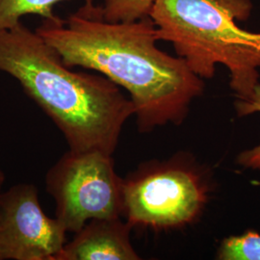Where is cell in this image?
Listing matches in <instances>:
<instances>
[{
    "label": "cell",
    "mask_w": 260,
    "mask_h": 260,
    "mask_svg": "<svg viewBox=\"0 0 260 260\" xmlns=\"http://www.w3.org/2000/svg\"><path fill=\"white\" fill-rule=\"evenodd\" d=\"M219 260H260V235L248 231L223 239L216 254Z\"/></svg>",
    "instance_id": "obj_9"
},
{
    "label": "cell",
    "mask_w": 260,
    "mask_h": 260,
    "mask_svg": "<svg viewBox=\"0 0 260 260\" xmlns=\"http://www.w3.org/2000/svg\"><path fill=\"white\" fill-rule=\"evenodd\" d=\"M0 72L20 84L75 152L113 155L135 113L120 86L103 75L73 71L36 30L21 22L0 32Z\"/></svg>",
    "instance_id": "obj_2"
},
{
    "label": "cell",
    "mask_w": 260,
    "mask_h": 260,
    "mask_svg": "<svg viewBox=\"0 0 260 260\" xmlns=\"http://www.w3.org/2000/svg\"><path fill=\"white\" fill-rule=\"evenodd\" d=\"M234 108L238 117H245L253 113H260V82L257 84L248 99H236ZM237 163L242 167L259 170L260 145L242 151L237 156Z\"/></svg>",
    "instance_id": "obj_11"
},
{
    "label": "cell",
    "mask_w": 260,
    "mask_h": 260,
    "mask_svg": "<svg viewBox=\"0 0 260 260\" xmlns=\"http://www.w3.org/2000/svg\"><path fill=\"white\" fill-rule=\"evenodd\" d=\"M67 233L44 212L34 184L19 183L0 193V260H55Z\"/></svg>",
    "instance_id": "obj_6"
},
{
    "label": "cell",
    "mask_w": 260,
    "mask_h": 260,
    "mask_svg": "<svg viewBox=\"0 0 260 260\" xmlns=\"http://www.w3.org/2000/svg\"><path fill=\"white\" fill-rule=\"evenodd\" d=\"M156 0H104L102 15L109 22H133L149 17Z\"/></svg>",
    "instance_id": "obj_10"
},
{
    "label": "cell",
    "mask_w": 260,
    "mask_h": 260,
    "mask_svg": "<svg viewBox=\"0 0 260 260\" xmlns=\"http://www.w3.org/2000/svg\"><path fill=\"white\" fill-rule=\"evenodd\" d=\"M36 32L66 65L98 72L125 89L142 133L182 123L205 91L204 79L184 59L158 48L157 28L150 17L109 22L102 8L83 6L67 19H43Z\"/></svg>",
    "instance_id": "obj_1"
},
{
    "label": "cell",
    "mask_w": 260,
    "mask_h": 260,
    "mask_svg": "<svg viewBox=\"0 0 260 260\" xmlns=\"http://www.w3.org/2000/svg\"><path fill=\"white\" fill-rule=\"evenodd\" d=\"M68 0H0V32L21 22L25 16L35 15L43 19H55L54 6ZM85 7H93V0H85Z\"/></svg>",
    "instance_id": "obj_8"
},
{
    "label": "cell",
    "mask_w": 260,
    "mask_h": 260,
    "mask_svg": "<svg viewBox=\"0 0 260 260\" xmlns=\"http://www.w3.org/2000/svg\"><path fill=\"white\" fill-rule=\"evenodd\" d=\"M112 156L69 149L47 171L46 189L55 201V218L68 233H78L93 219L123 215V178Z\"/></svg>",
    "instance_id": "obj_5"
},
{
    "label": "cell",
    "mask_w": 260,
    "mask_h": 260,
    "mask_svg": "<svg viewBox=\"0 0 260 260\" xmlns=\"http://www.w3.org/2000/svg\"><path fill=\"white\" fill-rule=\"evenodd\" d=\"M132 225L121 218L93 219L66 243L55 260H139L131 241Z\"/></svg>",
    "instance_id": "obj_7"
},
{
    "label": "cell",
    "mask_w": 260,
    "mask_h": 260,
    "mask_svg": "<svg viewBox=\"0 0 260 260\" xmlns=\"http://www.w3.org/2000/svg\"><path fill=\"white\" fill-rule=\"evenodd\" d=\"M251 0H156L149 14L160 41L203 79L225 67L236 99H248L259 83L260 32L238 25L251 17Z\"/></svg>",
    "instance_id": "obj_3"
},
{
    "label": "cell",
    "mask_w": 260,
    "mask_h": 260,
    "mask_svg": "<svg viewBox=\"0 0 260 260\" xmlns=\"http://www.w3.org/2000/svg\"><path fill=\"white\" fill-rule=\"evenodd\" d=\"M211 191L209 175L195 159L153 160L123 178V215L134 226L169 230L201 216Z\"/></svg>",
    "instance_id": "obj_4"
},
{
    "label": "cell",
    "mask_w": 260,
    "mask_h": 260,
    "mask_svg": "<svg viewBox=\"0 0 260 260\" xmlns=\"http://www.w3.org/2000/svg\"><path fill=\"white\" fill-rule=\"evenodd\" d=\"M5 178H6L5 174H4L3 170L0 167V193L2 192V187H3V184L5 182Z\"/></svg>",
    "instance_id": "obj_12"
}]
</instances>
